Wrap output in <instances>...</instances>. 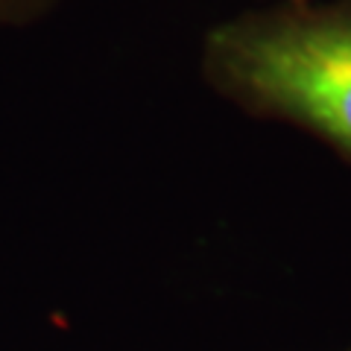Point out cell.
I'll return each instance as SVG.
<instances>
[{"instance_id":"cell-3","label":"cell","mask_w":351,"mask_h":351,"mask_svg":"<svg viewBox=\"0 0 351 351\" xmlns=\"http://www.w3.org/2000/svg\"><path fill=\"white\" fill-rule=\"evenodd\" d=\"M284 3H311V0H284Z\"/></svg>"},{"instance_id":"cell-2","label":"cell","mask_w":351,"mask_h":351,"mask_svg":"<svg viewBox=\"0 0 351 351\" xmlns=\"http://www.w3.org/2000/svg\"><path fill=\"white\" fill-rule=\"evenodd\" d=\"M59 0H0V27H24L47 15Z\"/></svg>"},{"instance_id":"cell-1","label":"cell","mask_w":351,"mask_h":351,"mask_svg":"<svg viewBox=\"0 0 351 351\" xmlns=\"http://www.w3.org/2000/svg\"><path fill=\"white\" fill-rule=\"evenodd\" d=\"M202 76L246 114L295 126L351 161V0L223 21L205 36Z\"/></svg>"}]
</instances>
